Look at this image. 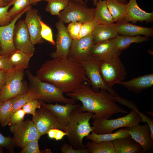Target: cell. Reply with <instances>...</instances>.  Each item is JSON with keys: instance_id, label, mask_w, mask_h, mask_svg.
Masks as SVG:
<instances>
[{"instance_id": "cell-1", "label": "cell", "mask_w": 153, "mask_h": 153, "mask_svg": "<svg viewBox=\"0 0 153 153\" xmlns=\"http://www.w3.org/2000/svg\"><path fill=\"white\" fill-rule=\"evenodd\" d=\"M35 76L54 85L63 94L74 91L85 82L90 83L80 64L68 58L46 61L37 71Z\"/></svg>"}, {"instance_id": "cell-2", "label": "cell", "mask_w": 153, "mask_h": 153, "mask_svg": "<svg viewBox=\"0 0 153 153\" xmlns=\"http://www.w3.org/2000/svg\"><path fill=\"white\" fill-rule=\"evenodd\" d=\"M89 83L85 82L74 91L66 94L71 98L82 103L81 110L93 113V119H109L115 114L128 113L115 103V96L104 89L94 91L90 88Z\"/></svg>"}, {"instance_id": "cell-3", "label": "cell", "mask_w": 153, "mask_h": 153, "mask_svg": "<svg viewBox=\"0 0 153 153\" xmlns=\"http://www.w3.org/2000/svg\"><path fill=\"white\" fill-rule=\"evenodd\" d=\"M93 114L92 113L81 110L80 105L71 113L65 131L69 142L74 148H86L83 140L93 131L89 121Z\"/></svg>"}, {"instance_id": "cell-4", "label": "cell", "mask_w": 153, "mask_h": 153, "mask_svg": "<svg viewBox=\"0 0 153 153\" xmlns=\"http://www.w3.org/2000/svg\"><path fill=\"white\" fill-rule=\"evenodd\" d=\"M26 73L29 82V90L36 99L49 103L73 104L76 103L75 100L66 97L61 91L54 85L37 79L29 70H26Z\"/></svg>"}, {"instance_id": "cell-5", "label": "cell", "mask_w": 153, "mask_h": 153, "mask_svg": "<svg viewBox=\"0 0 153 153\" xmlns=\"http://www.w3.org/2000/svg\"><path fill=\"white\" fill-rule=\"evenodd\" d=\"M145 114L131 109L130 112L123 117L115 119L104 118L93 119V131L97 134L112 133L116 129L123 127L131 128L144 122Z\"/></svg>"}, {"instance_id": "cell-6", "label": "cell", "mask_w": 153, "mask_h": 153, "mask_svg": "<svg viewBox=\"0 0 153 153\" xmlns=\"http://www.w3.org/2000/svg\"><path fill=\"white\" fill-rule=\"evenodd\" d=\"M76 62L81 65L86 76L90 80V83L95 92H97L99 89H104L114 96L118 95L112 88L106 85L102 77L100 68L103 61L90 55Z\"/></svg>"}, {"instance_id": "cell-7", "label": "cell", "mask_w": 153, "mask_h": 153, "mask_svg": "<svg viewBox=\"0 0 153 153\" xmlns=\"http://www.w3.org/2000/svg\"><path fill=\"white\" fill-rule=\"evenodd\" d=\"M95 10V8H88L86 4L70 0L58 16L59 20L63 23L77 21L83 24L94 19Z\"/></svg>"}, {"instance_id": "cell-8", "label": "cell", "mask_w": 153, "mask_h": 153, "mask_svg": "<svg viewBox=\"0 0 153 153\" xmlns=\"http://www.w3.org/2000/svg\"><path fill=\"white\" fill-rule=\"evenodd\" d=\"M10 130L13 135L14 146L22 148L31 141L39 140L41 136L32 120L28 119L10 125Z\"/></svg>"}, {"instance_id": "cell-9", "label": "cell", "mask_w": 153, "mask_h": 153, "mask_svg": "<svg viewBox=\"0 0 153 153\" xmlns=\"http://www.w3.org/2000/svg\"><path fill=\"white\" fill-rule=\"evenodd\" d=\"M24 70L12 69L8 71L5 84L0 91V103L29 91L22 82Z\"/></svg>"}, {"instance_id": "cell-10", "label": "cell", "mask_w": 153, "mask_h": 153, "mask_svg": "<svg viewBox=\"0 0 153 153\" xmlns=\"http://www.w3.org/2000/svg\"><path fill=\"white\" fill-rule=\"evenodd\" d=\"M100 72L105 83L110 88H112L118 82L123 81L127 75L125 67L119 56L102 62Z\"/></svg>"}, {"instance_id": "cell-11", "label": "cell", "mask_w": 153, "mask_h": 153, "mask_svg": "<svg viewBox=\"0 0 153 153\" xmlns=\"http://www.w3.org/2000/svg\"><path fill=\"white\" fill-rule=\"evenodd\" d=\"M31 5L15 16L8 24L0 26V43L1 55L8 58L16 50L13 43V37L15 25L17 20L31 7Z\"/></svg>"}, {"instance_id": "cell-12", "label": "cell", "mask_w": 153, "mask_h": 153, "mask_svg": "<svg viewBox=\"0 0 153 153\" xmlns=\"http://www.w3.org/2000/svg\"><path fill=\"white\" fill-rule=\"evenodd\" d=\"M32 120L41 136L47 134L50 130L53 128L64 131L56 116L45 107H42L36 110Z\"/></svg>"}, {"instance_id": "cell-13", "label": "cell", "mask_w": 153, "mask_h": 153, "mask_svg": "<svg viewBox=\"0 0 153 153\" xmlns=\"http://www.w3.org/2000/svg\"><path fill=\"white\" fill-rule=\"evenodd\" d=\"M57 29L56 36V50L50 54L52 59L68 58L73 39L68 32L63 22L59 20L56 23Z\"/></svg>"}, {"instance_id": "cell-14", "label": "cell", "mask_w": 153, "mask_h": 153, "mask_svg": "<svg viewBox=\"0 0 153 153\" xmlns=\"http://www.w3.org/2000/svg\"><path fill=\"white\" fill-rule=\"evenodd\" d=\"M13 41L16 50L25 53L33 54L35 48L31 41L30 35L24 20H20L16 23L14 30Z\"/></svg>"}, {"instance_id": "cell-15", "label": "cell", "mask_w": 153, "mask_h": 153, "mask_svg": "<svg viewBox=\"0 0 153 153\" xmlns=\"http://www.w3.org/2000/svg\"><path fill=\"white\" fill-rule=\"evenodd\" d=\"M114 39L93 44L90 50V55L103 62L120 56L121 51L117 48Z\"/></svg>"}, {"instance_id": "cell-16", "label": "cell", "mask_w": 153, "mask_h": 153, "mask_svg": "<svg viewBox=\"0 0 153 153\" xmlns=\"http://www.w3.org/2000/svg\"><path fill=\"white\" fill-rule=\"evenodd\" d=\"M131 137L141 146L143 152H147L153 147V138L152 137L150 127L145 122L143 125L140 124L131 128H126Z\"/></svg>"}, {"instance_id": "cell-17", "label": "cell", "mask_w": 153, "mask_h": 153, "mask_svg": "<svg viewBox=\"0 0 153 153\" xmlns=\"http://www.w3.org/2000/svg\"><path fill=\"white\" fill-rule=\"evenodd\" d=\"M92 33L80 39H73L68 58L77 61L90 55L93 44Z\"/></svg>"}, {"instance_id": "cell-18", "label": "cell", "mask_w": 153, "mask_h": 153, "mask_svg": "<svg viewBox=\"0 0 153 153\" xmlns=\"http://www.w3.org/2000/svg\"><path fill=\"white\" fill-rule=\"evenodd\" d=\"M38 10L31 6L26 12L25 23L29 32L32 44L35 45L42 43L41 32V19L38 14Z\"/></svg>"}, {"instance_id": "cell-19", "label": "cell", "mask_w": 153, "mask_h": 153, "mask_svg": "<svg viewBox=\"0 0 153 153\" xmlns=\"http://www.w3.org/2000/svg\"><path fill=\"white\" fill-rule=\"evenodd\" d=\"M40 102L42 107L49 109L56 116L64 131L71 113L75 109L80 105L75 104L62 105L59 104L58 103L55 104H48L42 101H40Z\"/></svg>"}, {"instance_id": "cell-20", "label": "cell", "mask_w": 153, "mask_h": 153, "mask_svg": "<svg viewBox=\"0 0 153 153\" xmlns=\"http://www.w3.org/2000/svg\"><path fill=\"white\" fill-rule=\"evenodd\" d=\"M127 5L126 14L122 22L136 23L144 21L147 23L153 22V13L147 12L142 9L136 0H129Z\"/></svg>"}, {"instance_id": "cell-21", "label": "cell", "mask_w": 153, "mask_h": 153, "mask_svg": "<svg viewBox=\"0 0 153 153\" xmlns=\"http://www.w3.org/2000/svg\"><path fill=\"white\" fill-rule=\"evenodd\" d=\"M117 84L124 86L129 90L138 94L144 90L152 86L153 74L152 73L133 78L128 81L119 82Z\"/></svg>"}, {"instance_id": "cell-22", "label": "cell", "mask_w": 153, "mask_h": 153, "mask_svg": "<svg viewBox=\"0 0 153 153\" xmlns=\"http://www.w3.org/2000/svg\"><path fill=\"white\" fill-rule=\"evenodd\" d=\"M117 23L97 25L92 32L94 44L114 39L118 35Z\"/></svg>"}, {"instance_id": "cell-23", "label": "cell", "mask_w": 153, "mask_h": 153, "mask_svg": "<svg viewBox=\"0 0 153 153\" xmlns=\"http://www.w3.org/2000/svg\"><path fill=\"white\" fill-rule=\"evenodd\" d=\"M118 35L134 36L144 35L149 37L153 36V28L133 24L128 22H122L117 24Z\"/></svg>"}, {"instance_id": "cell-24", "label": "cell", "mask_w": 153, "mask_h": 153, "mask_svg": "<svg viewBox=\"0 0 153 153\" xmlns=\"http://www.w3.org/2000/svg\"><path fill=\"white\" fill-rule=\"evenodd\" d=\"M112 142L116 153L143 152L141 146L131 137L119 139Z\"/></svg>"}, {"instance_id": "cell-25", "label": "cell", "mask_w": 153, "mask_h": 153, "mask_svg": "<svg viewBox=\"0 0 153 153\" xmlns=\"http://www.w3.org/2000/svg\"><path fill=\"white\" fill-rule=\"evenodd\" d=\"M95 6L94 20L98 25H109L114 23L108 8L106 0H99Z\"/></svg>"}, {"instance_id": "cell-26", "label": "cell", "mask_w": 153, "mask_h": 153, "mask_svg": "<svg viewBox=\"0 0 153 153\" xmlns=\"http://www.w3.org/2000/svg\"><path fill=\"white\" fill-rule=\"evenodd\" d=\"M131 137L126 131V128L119 129L114 133L97 134L92 131L91 134L86 137V139L98 143L102 141H111L119 139Z\"/></svg>"}, {"instance_id": "cell-27", "label": "cell", "mask_w": 153, "mask_h": 153, "mask_svg": "<svg viewBox=\"0 0 153 153\" xmlns=\"http://www.w3.org/2000/svg\"><path fill=\"white\" fill-rule=\"evenodd\" d=\"M33 54L16 50L9 58L12 69H24L28 68L29 62Z\"/></svg>"}, {"instance_id": "cell-28", "label": "cell", "mask_w": 153, "mask_h": 153, "mask_svg": "<svg viewBox=\"0 0 153 153\" xmlns=\"http://www.w3.org/2000/svg\"><path fill=\"white\" fill-rule=\"evenodd\" d=\"M106 2L114 22H121L126 14L127 3H122L116 0H106Z\"/></svg>"}, {"instance_id": "cell-29", "label": "cell", "mask_w": 153, "mask_h": 153, "mask_svg": "<svg viewBox=\"0 0 153 153\" xmlns=\"http://www.w3.org/2000/svg\"><path fill=\"white\" fill-rule=\"evenodd\" d=\"M114 39L117 48L121 51L129 47L132 43L147 41L149 40V38L141 35L131 36L118 35Z\"/></svg>"}, {"instance_id": "cell-30", "label": "cell", "mask_w": 153, "mask_h": 153, "mask_svg": "<svg viewBox=\"0 0 153 153\" xmlns=\"http://www.w3.org/2000/svg\"><path fill=\"white\" fill-rule=\"evenodd\" d=\"M89 153H116L112 141L98 143L88 141L86 145Z\"/></svg>"}, {"instance_id": "cell-31", "label": "cell", "mask_w": 153, "mask_h": 153, "mask_svg": "<svg viewBox=\"0 0 153 153\" xmlns=\"http://www.w3.org/2000/svg\"><path fill=\"white\" fill-rule=\"evenodd\" d=\"M13 97L0 103V124L2 127L7 125L12 114Z\"/></svg>"}, {"instance_id": "cell-32", "label": "cell", "mask_w": 153, "mask_h": 153, "mask_svg": "<svg viewBox=\"0 0 153 153\" xmlns=\"http://www.w3.org/2000/svg\"><path fill=\"white\" fill-rule=\"evenodd\" d=\"M70 0H49L45 8L46 10L52 15L58 16L60 12L67 5Z\"/></svg>"}, {"instance_id": "cell-33", "label": "cell", "mask_w": 153, "mask_h": 153, "mask_svg": "<svg viewBox=\"0 0 153 153\" xmlns=\"http://www.w3.org/2000/svg\"><path fill=\"white\" fill-rule=\"evenodd\" d=\"M36 99L32 93L29 90L27 93L19 95L13 97L12 104V113L16 110L22 108L28 102Z\"/></svg>"}, {"instance_id": "cell-34", "label": "cell", "mask_w": 153, "mask_h": 153, "mask_svg": "<svg viewBox=\"0 0 153 153\" xmlns=\"http://www.w3.org/2000/svg\"><path fill=\"white\" fill-rule=\"evenodd\" d=\"M10 2L13 6L8 10V13L12 18L31 5L29 0H12Z\"/></svg>"}, {"instance_id": "cell-35", "label": "cell", "mask_w": 153, "mask_h": 153, "mask_svg": "<svg viewBox=\"0 0 153 153\" xmlns=\"http://www.w3.org/2000/svg\"><path fill=\"white\" fill-rule=\"evenodd\" d=\"M38 140H34L28 143L22 148L20 153H51L50 149L40 150L38 144Z\"/></svg>"}, {"instance_id": "cell-36", "label": "cell", "mask_w": 153, "mask_h": 153, "mask_svg": "<svg viewBox=\"0 0 153 153\" xmlns=\"http://www.w3.org/2000/svg\"><path fill=\"white\" fill-rule=\"evenodd\" d=\"M40 23L41 25V35L42 38L54 46L56 45V42L54 40L51 29L41 20Z\"/></svg>"}, {"instance_id": "cell-37", "label": "cell", "mask_w": 153, "mask_h": 153, "mask_svg": "<svg viewBox=\"0 0 153 153\" xmlns=\"http://www.w3.org/2000/svg\"><path fill=\"white\" fill-rule=\"evenodd\" d=\"M82 24L77 21L72 22L67 28L68 32L73 39H77Z\"/></svg>"}, {"instance_id": "cell-38", "label": "cell", "mask_w": 153, "mask_h": 153, "mask_svg": "<svg viewBox=\"0 0 153 153\" xmlns=\"http://www.w3.org/2000/svg\"><path fill=\"white\" fill-rule=\"evenodd\" d=\"M41 107L40 101L35 99L27 103L22 107V109L26 114H31L34 116L35 113L36 109L40 108Z\"/></svg>"}, {"instance_id": "cell-39", "label": "cell", "mask_w": 153, "mask_h": 153, "mask_svg": "<svg viewBox=\"0 0 153 153\" xmlns=\"http://www.w3.org/2000/svg\"><path fill=\"white\" fill-rule=\"evenodd\" d=\"M97 25V23L94 19L82 24L80 29L78 39L91 33Z\"/></svg>"}, {"instance_id": "cell-40", "label": "cell", "mask_w": 153, "mask_h": 153, "mask_svg": "<svg viewBox=\"0 0 153 153\" xmlns=\"http://www.w3.org/2000/svg\"><path fill=\"white\" fill-rule=\"evenodd\" d=\"M12 5L9 2L6 6L0 7V26H4L9 24L12 20L8 13V9Z\"/></svg>"}, {"instance_id": "cell-41", "label": "cell", "mask_w": 153, "mask_h": 153, "mask_svg": "<svg viewBox=\"0 0 153 153\" xmlns=\"http://www.w3.org/2000/svg\"><path fill=\"white\" fill-rule=\"evenodd\" d=\"M14 146L13 137H5L0 132V146L6 148L10 153H14Z\"/></svg>"}, {"instance_id": "cell-42", "label": "cell", "mask_w": 153, "mask_h": 153, "mask_svg": "<svg viewBox=\"0 0 153 153\" xmlns=\"http://www.w3.org/2000/svg\"><path fill=\"white\" fill-rule=\"evenodd\" d=\"M25 114L24 111L22 108L16 110L12 113L8 124L10 126L23 121Z\"/></svg>"}, {"instance_id": "cell-43", "label": "cell", "mask_w": 153, "mask_h": 153, "mask_svg": "<svg viewBox=\"0 0 153 153\" xmlns=\"http://www.w3.org/2000/svg\"><path fill=\"white\" fill-rule=\"evenodd\" d=\"M49 138L55 139L56 141L62 140L67 135L66 132L58 128H53L50 130L47 133Z\"/></svg>"}, {"instance_id": "cell-44", "label": "cell", "mask_w": 153, "mask_h": 153, "mask_svg": "<svg viewBox=\"0 0 153 153\" xmlns=\"http://www.w3.org/2000/svg\"><path fill=\"white\" fill-rule=\"evenodd\" d=\"M62 153H89L88 149H75L70 144L67 143H63L60 148Z\"/></svg>"}, {"instance_id": "cell-45", "label": "cell", "mask_w": 153, "mask_h": 153, "mask_svg": "<svg viewBox=\"0 0 153 153\" xmlns=\"http://www.w3.org/2000/svg\"><path fill=\"white\" fill-rule=\"evenodd\" d=\"M12 68L8 57L0 55V70L10 71Z\"/></svg>"}, {"instance_id": "cell-46", "label": "cell", "mask_w": 153, "mask_h": 153, "mask_svg": "<svg viewBox=\"0 0 153 153\" xmlns=\"http://www.w3.org/2000/svg\"><path fill=\"white\" fill-rule=\"evenodd\" d=\"M8 71L0 70V91L5 84Z\"/></svg>"}, {"instance_id": "cell-47", "label": "cell", "mask_w": 153, "mask_h": 153, "mask_svg": "<svg viewBox=\"0 0 153 153\" xmlns=\"http://www.w3.org/2000/svg\"><path fill=\"white\" fill-rule=\"evenodd\" d=\"M30 4L31 5L35 4L41 1H45L48 2L49 0H29Z\"/></svg>"}, {"instance_id": "cell-48", "label": "cell", "mask_w": 153, "mask_h": 153, "mask_svg": "<svg viewBox=\"0 0 153 153\" xmlns=\"http://www.w3.org/2000/svg\"><path fill=\"white\" fill-rule=\"evenodd\" d=\"M8 3L6 2L5 0H0V7L7 5Z\"/></svg>"}, {"instance_id": "cell-49", "label": "cell", "mask_w": 153, "mask_h": 153, "mask_svg": "<svg viewBox=\"0 0 153 153\" xmlns=\"http://www.w3.org/2000/svg\"><path fill=\"white\" fill-rule=\"evenodd\" d=\"M79 3L86 4L88 0H73Z\"/></svg>"}, {"instance_id": "cell-50", "label": "cell", "mask_w": 153, "mask_h": 153, "mask_svg": "<svg viewBox=\"0 0 153 153\" xmlns=\"http://www.w3.org/2000/svg\"><path fill=\"white\" fill-rule=\"evenodd\" d=\"M124 4H127V0H116Z\"/></svg>"}, {"instance_id": "cell-51", "label": "cell", "mask_w": 153, "mask_h": 153, "mask_svg": "<svg viewBox=\"0 0 153 153\" xmlns=\"http://www.w3.org/2000/svg\"><path fill=\"white\" fill-rule=\"evenodd\" d=\"M93 2V4L95 6L99 0H92Z\"/></svg>"}, {"instance_id": "cell-52", "label": "cell", "mask_w": 153, "mask_h": 153, "mask_svg": "<svg viewBox=\"0 0 153 153\" xmlns=\"http://www.w3.org/2000/svg\"><path fill=\"white\" fill-rule=\"evenodd\" d=\"M146 113L149 115L153 116V112H152L148 111L146 112Z\"/></svg>"}, {"instance_id": "cell-53", "label": "cell", "mask_w": 153, "mask_h": 153, "mask_svg": "<svg viewBox=\"0 0 153 153\" xmlns=\"http://www.w3.org/2000/svg\"><path fill=\"white\" fill-rule=\"evenodd\" d=\"M2 147L0 146V153H3V152Z\"/></svg>"}, {"instance_id": "cell-54", "label": "cell", "mask_w": 153, "mask_h": 153, "mask_svg": "<svg viewBox=\"0 0 153 153\" xmlns=\"http://www.w3.org/2000/svg\"><path fill=\"white\" fill-rule=\"evenodd\" d=\"M12 0H5V1L7 3H8L9 2H10V1H12Z\"/></svg>"}, {"instance_id": "cell-55", "label": "cell", "mask_w": 153, "mask_h": 153, "mask_svg": "<svg viewBox=\"0 0 153 153\" xmlns=\"http://www.w3.org/2000/svg\"><path fill=\"white\" fill-rule=\"evenodd\" d=\"M1 45L0 43V55H1Z\"/></svg>"}, {"instance_id": "cell-56", "label": "cell", "mask_w": 153, "mask_h": 153, "mask_svg": "<svg viewBox=\"0 0 153 153\" xmlns=\"http://www.w3.org/2000/svg\"></svg>"}]
</instances>
